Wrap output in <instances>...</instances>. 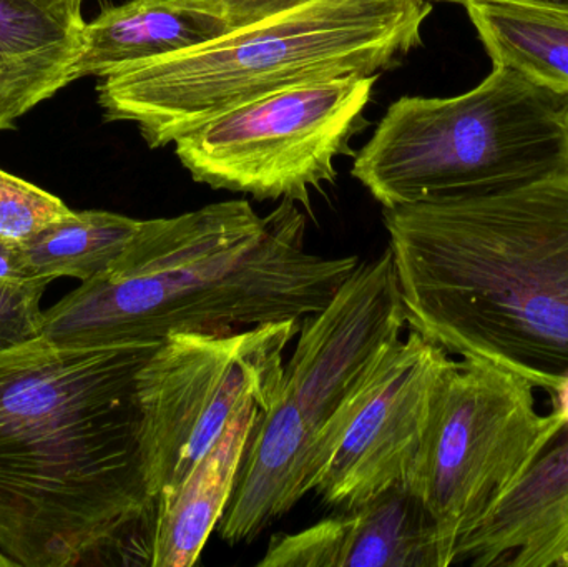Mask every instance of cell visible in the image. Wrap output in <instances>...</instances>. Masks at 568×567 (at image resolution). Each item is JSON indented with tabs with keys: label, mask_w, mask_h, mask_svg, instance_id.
Wrapping results in <instances>:
<instances>
[{
	"label": "cell",
	"mask_w": 568,
	"mask_h": 567,
	"mask_svg": "<svg viewBox=\"0 0 568 567\" xmlns=\"http://www.w3.org/2000/svg\"><path fill=\"white\" fill-rule=\"evenodd\" d=\"M75 80L69 70L26 69L0 62V132Z\"/></svg>",
	"instance_id": "cell-20"
},
{
	"label": "cell",
	"mask_w": 568,
	"mask_h": 567,
	"mask_svg": "<svg viewBox=\"0 0 568 567\" xmlns=\"http://www.w3.org/2000/svg\"><path fill=\"white\" fill-rule=\"evenodd\" d=\"M304 233L306 216L290 200L265 216L229 200L142 220L105 272L43 312L40 336L57 348L90 350L303 320L359 263L307 252Z\"/></svg>",
	"instance_id": "cell-3"
},
{
	"label": "cell",
	"mask_w": 568,
	"mask_h": 567,
	"mask_svg": "<svg viewBox=\"0 0 568 567\" xmlns=\"http://www.w3.org/2000/svg\"><path fill=\"white\" fill-rule=\"evenodd\" d=\"M140 223L103 210L72 212L20 243V256L32 280L89 282L122 255Z\"/></svg>",
	"instance_id": "cell-17"
},
{
	"label": "cell",
	"mask_w": 568,
	"mask_h": 567,
	"mask_svg": "<svg viewBox=\"0 0 568 567\" xmlns=\"http://www.w3.org/2000/svg\"><path fill=\"white\" fill-rule=\"evenodd\" d=\"M33 282H45V280L30 279L23 266L19 245L0 240V283L27 285Z\"/></svg>",
	"instance_id": "cell-23"
},
{
	"label": "cell",
	"mask_w": 568,
	"mask_h": 567,
	"mask_svg": "<svg viewBox=\"0 0 568 567\" xmlns=\"http://www.w3.org/2000/svg\"><path fill=\"white\" fill-rule=\"evenodd\" d=\"M193 6L225 20L230 30L268 19L314 0H189Z\"/></svg>",
	"instance_id": "cell-22"
},
{
	"label": "cell",
	"mask_w": 568,
	"mask_h": 567,
	"mask_svg": "<svg viewBox=\"0 0 568 567\" xmlns=\"http://www.w3.org/2000/svg\"><path fill=\"white\" fill-rule=\"evenodd\" d=\"M464 7L494 65L568 93V10L500 0Z\"/></svg>",
	"instance_id": "cell-16"
},
{
	"label": "cell",
	"mask_w": 568,
	"mask_h": 567,
	"mask_svg": "<svg viewBox=\"0 0 568 567\" xmlns=\"http://www.w3.org/2000/svg\"><path fill=\"white\" fill-rule=\"evenodd\" d=\"M313 429L282 386L276 402L262 412L250 436L239 478L219 525L226 545L252 543L291 512L311 489Z\"/></svg>",
	"instance_id": "cell-13"
},
{
	"label": "cell",
	"mask_w": 568,
	"mask_h": 567,
	"mask_svg": "<svg viewBox=\"0 0 568 567\" xmlns=\"http://www.w3.org/2000/svg\"><path fill=\"white\" fill-rule=\"evenodd\" d=\"M568 169V93L494 65L476 89L403 97L351 175L383 209L506 192Z\"/></svg>",
	"instance_id": "cell-5"
},
{
	"label": "cell",
	"mask_w": 568,
	"mask_h": 567,
	"mask_svg": "<svg viewBox=\"0 0 568 567\" xmlns=\"http://www.w3.org/2000/svg\"><path fill=\"white\" fill-rule=\"evenodd\" d=\"M454 565L568 567V433L454 553Z\"/></svg>",
	"instance_id": "cell-12"
},
{
	"label": "cell",
	"mask_w": 568,
	"mask_h": 567,
	"mask_svg": "<svg viewBox=\"0 0 568 567\" xmlns=\"http://www.w3.org/2000/svg\"><path fill=\"white\" fill-rule=\"evenodd\" d=\"M449 362L446 350L416 332L384 353L344 413L314 483L324 505L356 508L409 483L434 388Z\"/></svg>",
	"instance_id": "cell-10"
},
{
	"label": "cell",
	"mask_w": 568,
	"mask_h": 567,
	"mask_svg": "<svg viewBox=\"0 0 568 567\" xmlns=\"http://www.w3.org/2000/svg\"><path fill=\"white\" fill-rule=\"evenodd\" d=\"M265 409L256 399L243 402L176 492L156 503L149 566L190 567L199 563L225 515L250 436Z\"/></svg>",
	"instance_id": "cell-14"
},
{
	"label": "cell",
	"mask_w": 568,
	"mask_h": 567,
	"mask_svg": "<svg viewBox=\"0 0 568 567\" xmlns=\"http://www.w3.org/2000/svg\"><path fill=\"white\" fill-rule=\"evenodd\" d=\"M229 30L225 20L189 0H130L85 23L77 79H103L202 45Z\"/></svg>",
	"instance_id": "cell-15"
},
{
	"label": "cell",
	"mask_w": 568,
	"mask_h": 567,
	"mask_svg": "<svg viewBox=\"0 0 568 567\" xmlns=\"http://www.w3.org/2000/svg\"><path fill=\"white\" fill-rule=\"evenodd\" d=\"M427 0H314L103 77L109 122H132L150 149L212 117L287 87L377 75L419 45Z\"/></svg>",
	"instance_id": "cell-4"
},
{
	"label": "cell",
	"mask_w": 568,
	"mask_h": 567,
	"mask_svg": "<svg viewBox=\"0 0 568 567\" xmlns=\"http://www.w3.org/2000/svg\"><path fill=\"white\" fill-rule=\"evenodd\" d=\"M427 2H447L466 6L467 2H473V0H427ZM500 2L530 3V6L552 7V9L568 10V0H500Z\"/></svg>",
	"instance_id": "cell-25"
},
{
	"label": "cell",
	"mask_w": 568,
	"mask_h": 567,
	"mask_svg": "<svg viewBox=\"0 0 568 567\" xmlns=\"http://www.w3.org/2000/svg\"><path fill=\"white\" fill-rule=\"evenodd\" d=\"M383 222L410 332L549 395L568 376V169Z\"/></svg>",
	"instance_id": "cell-2"
},
{
	"label": "cell",
	"mask_w": 568,
	"mask_h": 567,
	"mask_svg": "<svg viewBox=\"0 0 568 567\" xmlns=\"http://www.w3.org/2000/svg\"><path fill=\"white\" fill-rule=\"evenodd\" d=\"M160 343L0 350V551L17 566L122 548L149 566L140 375Z\"/></svg>",
	"instance_id": "cell-1"
},
{
	"label": "cell",
	"mask_w": 568,
	"mask_h": 567,
	"mask_svg": "<svg viewBox=\"0 0 568 567\" xmlns=\"http://www.w3.org/2000/svg\"><path fill=\"white\" fill-rule=\"evenodd\" d=\"M301 320L166 336L140 375L143 458L156 503L176 492L248 398L266 409L283 386Z\"/></svg>",
	"instance_id": "cell-8"
},
{
	"label": "cell",
	"mask_w": 568,
	"mask_h": 567,
	"mask_svg": "<svg viewBox=\"0 0 568 567\" xmlns=\"http://www.w3.org/2000/svg\"><path fill=\"white\" fill-rule=\"evenodd\" d=\"M52 193L0 170V240L20 245L72 213Z\"/></svg>",
	"instance_id": "cell-19"
},
{
	"label": "cell",
	"mask_w": 568,
	"mask_h": 567,
	"mask_svg": "<svg viewBox=\"0 0 568 567\" xmlns=\"http://www.w3.org/2000/svg\"><path fill=\"white\" fill-rule=\"evenodd\" d=\"M49 282L0 283V350L37 338L42 332L40 308Z\"/></svg>",
	"instance_id": "cell-21"
},
{
	"label": "cell",
	"mask_w": 568,
	"mask_h": 567,
	"mask_svg": "<svg viewBox=\"0 0 568 567\" xmlns=\"http://www.w3.org/2000/svg\"><path fill=\"white\" fill-rule=\"evenodd\" d=\"M376 82L346 75L260 97L180 135L175 155L195 182L311 212V193L336 180L334 159L349 155Z\"/></svg>",
	"instance_id": "cell-7"
},
{
	"label": "cell",
	"mask_w": 568,
	"mask_h": 567,
	"mask_svg": "<svg viewBox=\"0 0 568 567\" xmlns=\"http://www.w3.org/2000/svg\"><path fill=\"white\" fill-rule=\"evenodd\" d=\"M406 328L399 276L389 246L376 259L357 263L326 306L301 320L296 348L284 365L283 388L314 433L311 488L344 413Z\"/></svg>",
	"instance_id": "cell-9"
},
{
	"label": "cell",
	"mask_w": 568,
	"mask_h": 567,
	"mask_svg": "<svg viewBox=\"0 0 568 567\" xmlns=\"http://www.w3.org/2000/svg\"><path fill=\"white\" fill-rule=\"evenodd\" d=\"M550 398H552V412L562 419L568 433V376L550 393Z\"/></svg>",
	"instance_id": "cell-24"
},
{
	"label": "cell",
	"mask_w": 568,
	"mask_h": 567,
	"mask_svg": "<svg viewBox=\"0 0 568 567\" xmlns=\"http://www.w3.org/2000/svg\"><path fill=\"white\" fill-rule=\"evenodd\" d=\"M260 567H440L436 528L407 485L296 533L273 536Z\"/></svg>",
	"instance_id": "cell-11"
},
{
	"label": "cell",
	"mask_w": 568,
	"mask_h": 567,
	"mask_svg": "<svg viewBox=\"0 0 568 567\" xmlns=\"http://www.w3.org/2000/svg\"><path fill=\"white\" fill-rule=\"evenodd\" d=\"M536 389L479 360L450 358L440 373L407 483L433 519L440 567L566 432L537 409Z\"/></svg>",
	"instance_id": "cell-6"
},
{
	"label": "cell",
	"mask_w": 568,
	"mask_h": 567,
	"mask_svg": "<svg viewBox=\"0 0 568 567\" xmlns=\"http://www.w3.org/2000/svg\"><path fill=\"white\" fill-rule=\"evenodd\" d=\"M17 566L16 563L12 561V559L9 558V556L6 555V553L0 551V567H13Z\"/></svg>",
	"instance_id": "cell-26"
},
{
	"label": "cell",
	"mask_w": 568,
	"mask_h": 567,
	"mask_svg": "<svg viewBox=\"0 0 568 567\" xmlns=\"http://www.w3.org/2000/svg\"><path fill=\"white\" fill-rule=\"evenodd\" d=\"M80 9L82 0H0V62L77 79L87 23Z\"/></svg>",
	"instance_id": "cell-18"
}]
</instances>
